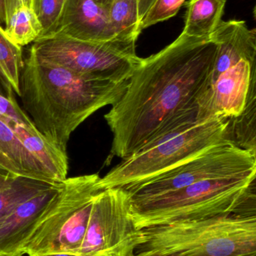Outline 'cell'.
Instances as JSON below:
<instances>
[{"instance_id":"cell-3","label":"cell","mask_w":256,"mask_h":256,"mask_svg":"<svg viewBox=\"0 0 256 256\" xmlns=\"http://www.w3.org/2000/svg\"><path fill=\"white\" fill-rule=\"evenodd\" d=\"M255 176L203 180L154 198L131 201L132 218L141 230L225 215L255 216Z\"/></svg>"},{"instance_id":"cell-13","label":"cell","mask_w":256,"mask_h":256,"mask_svg":"<svg viewBox=\"0 0 256 256\" xmlns=\"http://www.w3.org/2000/svg\"><path fill=\"white\" fill-rule=\"evenodd\" d=\"M61 184L21 203L0 219V256L15 254L33 224L58 192Z\"/></svg>"},{"instance_id":"cell-5","label":"cell","mask_w":256,"mask_h":256,"mask_svg":"<svg viewBox=\"0 0 256 256\" xmlns=\"http://www.w3.org/2000/svg\"><path fill=\"white\" fill-rule=\"evenodd\" d=\"M100 176L86 174L63 180L60 190L33 224L13 255H76L88 225Z\"/></svg>"},{"instance_id":"cell-18","label":"cell","mask_w":256,"mask_h":256,"mask_svg":"<svg viewBox=\"0 0 256 256\" xmlns=\"http://www.w3.org/2000/svg\"><path fill=\"white\" fill-rule=\"evenodd\" d=\"M57 184H50L30 178H0V219L20 204Z\"/></svg>"},{"instance_id":"cell-4","label":"cell","mask_w":256,"mask_h":256,"mask_svg":"<svg viewBox=\"0 0 256 256\" xmlns=\"http://www.w3.org/2000/svg\"><path fill=\"white\" fill-rule=\"evenodd\" d=\"M135 252L174 256H256V215H225L141 228Z\"/></svg>"},{"instance_id":"cell-7","label":"cell","mask_w":256,"mask_h":256,"mask_svg":"<svg viewBox=\"0 0 256 256\" xmlns=\"http://www.w3.org/2000/svg\"><path fill=\"white\" fill-rule=\"evenodd\" d=\"M135 44L117 39L84 42L54 34L36 40L30 52L75 73L123 82L129 80L142 62L137 56Z\"/></svg>"},{"instance_id":"cell-11","label":"cell","mask_w":256,"mask_h":256,"mask_svg":"<svg viewBox=\"0 0 256 256\" xmlns=\"http://www.w3.org/2000/svg\"><path fill=\"white\" fill-rule=\"evenodd\" d=\"M109 8L96 0H67L57 28L51 36L58 34L89 42L115 39L110 24Z\"/></svg>"},{"instance_id":"cell-32","label":"cell","mask_w":256,"mask_h":256,"mask_svg":"<svg viewBox=\"0 0 256 256\" xmlns=\"http://www.w3.org/2000/svg\"><path fill=\"white\" fill-rule=\"evenodd\" d=\"M96 1L102 3V4H105V6H109L110 7V6H111L113 0H96Z\"/></svg>"},{"instance_id":"cell-17","label":"cell","mask_w":256,"mask_h":256,"mask_svg":"<svg viewBox=\"0 0 256 256\" xmlns=\"http://www.w3.org/2000/svg\"><path fill=\"white\" fill-rule=\"evenodd\" d=\"M255 74L252 76L244 109L238 116L228 118L226 140L237 147L256 154Z\"/></svg>"},{"instance_id":"cell-26","label":"cell","mask_w":256,"mask_h":256,"mask_svg":"<svg viewBox=\"0 0 256 256\" xmlns=\"http://www.w3.org/2000/svg\"><path fill=\"white\" fill-rule=\"evenodd\" d=\"M5 2H6V22L9 20L15 10L21 6H27L33 9V0H5Z\"/></svg>"},{"instance_id":"cell-16","label":"cell","mask_w":256,"mask_h":256,"mask_svg":"<svg viewBox=\"0 0 256 256\" xmlns=\"http://www.w3.org/2000/svg\"><path fill=\"white\" fill-rule=\"evenodd\" d=\"M226 0H190L187 3L183 34L209 38L222 20Z\"/></svg>"},{"instance_id":"cell-6","label":"cell","mask_w":256,"mask_h":256,"mask_svg":"<svg viewBox=\"0 0 256 256\" xmlns=\"http://www.w3.org/2000/svg\"><path fill=\"white\" fill-rule=\"evenodd\" d=\"M228 120L212 117L168 131L123 159L120 164L101 178V190L126 188L145 182L215 144L228 142Z\"/></svg>"},{"instance_id":"cell-34","label":"cell","mask_w":256,"mask_h":256,"mask_svg":"<svg viewBox=\"0 0 256 256\" xmlns=\"http://www.w3.org/2000/svg\"><path fill=\"white\" fill-rule=\"evenodd\" d=\"M0 256H18V255H9V256H6V255H2Z\"/></svg>"},{"instance_id":"cell-19","label":"cell","mask_w":256,"mask_h":256,"mask_svg":"<svg viewBox=\"0 0 256 256\" xmlns=\"http://www.w3.org/2000/svg\"><path fill=\"white\" fill-rule=\"evenodd\" d=\"M109 19L114 38L136 43L141 31L138 0H113L109 8Z\"/></svg>"},{"instance_id":"cell-28","label":"cell","mask_w":256,"mask_h":256,"mask_svg":"<svg viewBox=\"0 0 256 256\" xmlns=\"http://www.w3.org/2000/svg\"><path fill=\"white\" fill-rule=\"evenodd\" d=\"M13 93L12 86L0 76V94L8 98Z\"/></svg>"},{"instance_id":"cell-29","label":"cell","mask_w":256,"mask_h":256,"mask_svg":"<svg viewBox=\"0 0 256 256\" xmlns=\"http://www.w3.org/2000/svg\"><path fill=\"white\" fill-rule=\"evenodd\" d=\"M6 10L5 0H0V26H3V24L6 25Z\"/></svg>"},{"instance_id":"cell-23","label":"cell","mask_w":256,"mask_h":256,"mask_svg":"<svg viewBox=\"0 0 256 256\" xmlns=\"http://www.w3.org/2000/svg\"><path fill=\"white\" fill-rule=\"evenodd\" d=\"M186 0H156L141 21V30L177 14Z\"/></svg>"},{"instance_id":"cell-8","label":"cell","mask_w":256,"mask_h":256,"mask_svg":"<svg viewBox=\"0 0 256 256\" xmlns=\"http://www.w3.org/2000/svg\"><path fill=\"white\" fill-rule=\"evenodd\" d=\"M256 173V154L225 142L149 180L123 188L131 201L154 198L203 180Z\"/></svg>"},{"instance_id":"cell-25","label":"cell","mask_w":256,"mask_h":256,"mask_svg":"<svg viewBox=\"0 0 256 256\" xmlns=\"http://www.w3.org/2000/svg\"><path fill=\"white\" fill-rule=\"evenodd\" d=\"M24 176V173L0 149V178H15Z\"/></svg>"},{"instance_id":"cell-30","label":"cell","mask_w":256,"mask_h":256,"mask_svg":"<svg viewBox=\"0 0 256 256\" xmlns=\"http://www.w3.org/2000/svg\"><path fill=\"white\" fill-rule=\"evenodd\" d=\"M129 256H167V255H161V254H156V252H134L132 255Z\"/></svg>"},{"instance_id":"cell-21","label":"cell","mask_w":256,"mask_h":256,"mask_svg":"<svg viewBox=\"0 0 256 256\" xmlns=\"http://www.w3.org/2000/svg\"><path fill=\"white\" fill-rule=\"evenodd\" d=\"M22 48L9 39L0 26V76L20 96L19 79L24 66Z\"/></svg>"},{"instance_id":"cell-10","label":"cell","mask_w":256,"mask_h":256,"mask_svg":"<svg viewBox=\"0 0 256 256\" xmlns=\"http://www.w3.org/2000/svg\"><path fill=\"white\" fill-rule=\"evenodd\" d=\"M255 62L240 60L221 74L199 102L201 120L238 116L244 109Z\"/></svg>"},{"instance_id":"cell-27","label":"cell","mask_w":256,"mask_h":256,"mask_svg":"<svg viewBox=\"0 0 256 256\" xmlns=\"http://www.w3.org/2000/svg\"><path fill=\"white\" fill-rule=\"evenodd\" d=\"M156 1V0H138V16L140 20L141 21Z\"/></svg>"},{"instance_id":"cell-24","label":"cell","mask_w":256,"mask_h":256,"mask_svg":"<svg viewBox=\"0 0 256 256\" xmlns=\"http://www.w3.org/2000/svg\"><path fill=\"white\" fill-rule=\"evenodd\" d=\"M0 118L7 124L14 122L21 126L35 127L31 120L20 108L14 93L8 98L0 94Z\"/></svg>"},{"instance_id":"cell-9","label":"cell","mask_w":256,"mask_h":256,"mask_svg":"<svg viewBox=\"0 0 256 256\" xmlns=\"http://www.w3.org/2000/svg\"><path fill=\"white\" fill-rule=\"evenodd\" d=\"M131 198L123 188H108L95 196L78 256H129L141 231L132 218Z\"/></svg>"},{"instance_id":"cell-31","label":"cell","mask_w":256,"mask_h":256,"mask_svg":"<svg viewBox=\"0 0 256 256\" xmlns=\"http://www.w3.org/2000/svg\"><path fill=\"white\" fill-rule=\"evenodd\" d=\"M36 256H78L72 255V254H46V255Z\"/></svg>"},{"instance_id":"cell-15","label":"cell","mask_w":256,"mask_h":256,"mask_svg":"<svg viewBox=\"0 0 256 256\" xmlns=\"http://www.w3.org/2000/svg\"><path fill=\"white\" fill-rule=\"evenodd\" d=\"M0 149L30 178L57 184L46 168L25 148L10 126L0 118Z\"/></svg>"},{"instance_id":"cell-22","label":"cell","mask_w":256,"mask_h":256,"mask_svg":"<svg viewBox=\"0 0 256 256\" xmlns=\"http://www.w3.org/2000/svg\"><path fill=\"white\" fill-rule=\"evenodd\" d=\"M66 1L39 0L36 14L42 26V32L38 39L48 37L54 32Z\"/></svg>"},{"instance_id":"cell-1","label":"cell","mask_w":256,"mask_h":256,"mask_svg":"<svg viewBox=\"0 0 256 256\" xmlns=\"http://www.w3.org/2000/svg\"><path fill=\"white\" fill-rule=\"evenodd\" d=\"M217 44L181 33L147 58L129 78L122 97L105 115L113 142L106 162L128 158L175 128L203 120L199 102L211 84Z\"/></svg>"},{"instance_id":"cell-14","label":"cell","mask_w":256,"mask_h":256,"mask_svg":"<svg viewBox=\"0 0 256 256\" xmlns=\"http://www.w3.org/2000/svg\"><path fill=\"white\" fill-rule=\"evenodd\" d=\"M25 148L46 168L57 183L67 178L69 158L67 154L51 144L36 127L21 126L16 122L8 124Z\"/></svg>"},{"instance_id":"cell-33","label":"cell","mask_w":256,"mask_h":256,"mask_svg":"<svg viewBox=\"0 0 256 256\" xmlns=\"http://www.w3.org/2000/svg\"><path fill=\"white\" fill-rule=\"evenodd\" d=\"M39 0H33V9L35 12H37L38 4H39Z\"/></svg>"},{"instance_id":"cell-12","label":"cell","mask_w":256,"mask_h":256,"mask_svg":"<svg viewBox=\"0 0 256 256\" xmlns=\"http://www.w3.org/2000/svg\"><path fill=\"white\" fill-rule=\"evenodd\" d=\"M210 38L217 44L211 84L240 60L255 62L256 31L249 30L244 21L221 20Z\"/></svg>"},{"instance_id":"cell-2","label":"cell","mask_w":256,"mask_h":256,"mask_svg":"<svg viewBox=\"0 0 256 256\" xmlns=\"http://www.w3.org/2000/svg\"><path fill=\"white\" fill-rule=\"evenodd\" d=\"M128 82L75 73L29 52L20 74L19 96L38 131L67 154L72 132L101 108L115 104Z\"/></svg>"},{"instance_id":"cell-20","label":"cell","mask_w":256,"mask_h":256,"mask_svg":"<svg viewBox=\"0 0 256 256\" xmlns=\"http://www.w3.org/2000/svg\"><path fill=\"white\" fill-rule=\"evenodd\" d=\"M8 37L15 44L22 46L34 43L42 32V26L37 14L32 8H18L4 27Z\"/></svg>"}]
</instances>
